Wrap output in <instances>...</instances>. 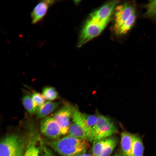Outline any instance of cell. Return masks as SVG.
<instances>
[{"label": "cell", "mask_w": 156, "mask_h": 156, "mask_svg": "<svg viewBox=\"0 0 156 156\" xmlns=\"http://www.w3.org/2000/svg\"><path fill=\"white\" fill-rule=\"evenodd\" d=\"M49 146L62 156H71L86 152L90 145L88 141L67 135L48 143Z\"/></svg>", "instance_id": "1"}, {"label": "cell", "mask_w": 156, "mask_h": 156, "mask_svg": "<svg viewBox=\"0 0 156 156\" xmlns=\"http://www.w3.org/2000/svg\"><path fill=\"white\" fill-rule=\"evenodd\" d=\"M27 142L20 135H7L1 140L0 156H23Z\"/></svg>", "instance_id": "2"}, {"label": "cell", "mask_w": 156, "mask_h": 156, "mask_svg": "<svg viewBox=\"0 0 156 156\" xmlns=\"http://www.w3.org/2000/svg\"><path fill=\"white\" fill-rule=\"evenodd\" d=\"M118 3L116 0L106 3L91 14L89 18L100 24L106 26Z\"/></svg>", "instance_id": "3"}, {"label": "cell", "mask_w": 156, "mask_h": 156, "mask_svg": "<svg viewBox=\"0 0 156 156\" xmlns=\"http://www.w3.org/2000/svg\"><path fill=\"white\" fill-rule=\"evenodd\" d=\"M106 26L97 23L89 18L81 31L79 40V47L99 35Z\"/></svg>", "instance_id": "4"}, {"label": "cell", "mask_w": 156, "mask_h": 156, "mask_svg": "<svg viewBox=\"0 0 156 156\" xmlns=\"http://www.w3.org/2000/svg\"><path fill=\"white\" fill-rule=\"evenodd\" d=\"M74 108L70 104H66L53 115V117L60 127L63 135L67 133Z\"/></svg>", "instance_id": "5"}, {"label": "cell", "mask_w": 156, "mask_h": 156, "mask_svg": "<svg viewBox=\"0 0 156 156\" xmlns=\"http://www.w3.org/2000/svg\"><path fill=\"white\" fill-rule=\"evenodd\" d=\"M40 129L44 135L53 140L63 135L60 127L53 116L43 118L41 122Z\"/></svg>", "instance_id": "6"}, {"label": "cell", "mask_w": 156, "mask_h": 156, "mask_svg": "<svg viewBox=\"0 0 156 156\" xmlns=\"http://www.w3.org/2000/svg\"><path fill=\"white\" fill-rule=\"evenodd\" d=\"M135 12V11L133 6L129 2H125L117 5L114 12V29L118 28Z\"/></svg>", "instance_id": "7"}, {"label": "cell", "mask_w": 156, "mask_h": 156, "mask_svg": "<svg viewBox=\"0 0 156 156\" xmlns=\"http://www.w3.org/2000/svg\"><path fill=\"white\" fill-rule=\"evenodd\" d=\"M56 2L54 0H44L39 1L31 13V23L36 24L41 22L46 16L50 7Z\"/></svg>", "instance_id": "8"}, {"label": "cell", "mask_w": 156, "mask_h": 156, "mask_svg": "<svg viewBox=\"0 0 156 156\" xmlns=\"http://www.w3.org/2000/svg\"><path fill=\"white\" fill-rule=\"evenodd\" d=\"M39 136L36 133H31L28 140L23 156H40V149L42 144Z\"/></svg>", "instance_id": "9"}, {"label": "cell", "mask_w": 156, "mask_h": 156, "mask_svg": "<svg viewBox=\"0 0 156 156\" xmlns=\"http://www.w3.org/2000/svg\"><path fill=\"white\" fill-rule=\"evenodd\" d=\"M117 131V128L114 123L110 120L98 132L94 137L91 142L93 143L100 140L111 137Z\"/></svg>", "instance_id": "10"}, {"label": "cell", "mask_w": 156, "mask_h": 156, "mask_svg": "<svg viewBox=\"0 0 156 156\" xmlns=\"http://www.w3.org/2000/svg\"><path fill=\"white\" fill-rule=\"evenodd\" d=\"M60 103L57 102L48 101L38 107L35 112L38 118H44L55 110L59 106Z\"/></svg>", "instance_id": "11"}, {"label": "cell", "mask_w": 156, "mask_h": 156, "mask_svg": "<svg viewBox=\"0 0 156 156\" xmlns=\"http://www.w3.org/2000/svg\"><path fill=\"white\" fill-rule=\"evenodd\" d=\"M121 147L123 156H130L133 144V134L127 132H122L121 134Z\"/></svg>", "instance_id": "12"}, {"label": "cell", "mask_w": 156, "mask_h": 156, "mask_svg": "<svg viewBox=\"0 0 156 156\" xmlns=\"http://www.w3.org/2000/svg\"><path fill=\"white\" fill-rule=\"evenodd\" d=\"M68 135L89 141V135L85 129L77 123L73 122L70 123Z\"/></svg>", "instance_id": "13"}, {"label": "cell", "mask_w": 156, "mask_h": 156, "mask_svg": "<svg viewBox=\"0 0 156 156\" xmlns=\"http://www.w3.org/2000/svg\"><path fill=\"white\" fill-rule=\"evenodd\" d=\"M144 151V146L140 137L133 134L132 147L130 156H143Z\"/></svg>", "instance_id": "14"}, {"label": "cell", "mask_w": 156, "mask_h": 156, "mask_svg": "<svg viewBox=\"0 0 156 156\" xmlns=\"http://www.w3.org/2000/svg\"><path fill=\"white\" fill-rule=\"evenodd\" d=\"M136 18V15L135 12L127 21L114 30L116 33L118 35H123L127 33L134 24Z\"/></svg>", "instance_id": "15"}, {"label": "cell", "mask_w": 156, "mask_h": 156, "mask_svg": "<svg viewBox=\"0 0 156 156\" xmlns=\"http://www.w3.org/2000/svg\"><path fill=\"white\" fill-rule=\"evenodd\" d=\"M97 116V121L91 130L90 137L89 141L91 142L98 132L106 124L111 120L102 114H99Z\"/></svg>", "instance_id": "16"}, {"label": "cell", "mask_w": 156, "mask_h": 156, "mask_svg": "<svg viewBox=\"0 0 156 156\" xmlns=\"http://www.w3.org/2000/svg\"><path fill=\"white\" fill-rule=\"evenodd\" d=\"M22 102L24 107L28 113L32 115L35 113L38 107L34 103L31 96L28 94L24 95Z\"/></svg>", "instance_id": "17"}, {"label": "cell", "mask_w": 156, "mask_h": 156, "mask_svg": "<svg viewBox=\"0 0 156 156\" xmlns=\"http://www.w3.org/2000/svg\"><path fill=\"white\" fill-rule=\"evenodd\" d=\"M117 138L111 136L108 138V142L100 156H109L113 152L118 143Z\"/></svg>", "instance_id": "18"}, {"label": "cell", "mask_w": 156, "mask_h": 156, "mask_svg": "<svg viewBox=\"0 0 156 156\" xmlns=\"http://www.w3.org/2000/svg\"><path fill=\"white\" fill-rule=\"evenodd\" d=\"M109 138L100 140L93 143L92 149V155L93 156H100L108 142Z\"/></svg>", "instance_id": "19"}, {"label": "cell", "mask_w": 156, "mask_h": 156, "mask_svg": "<svg viewBox=\"0 0 156 156\" xmlns=\"http://www.w3.org/2000/svg\"><path fill=\"white\" fill-rule=\"evenodd\" d=\"M42 95L45 99L49 101L53 100L58 97V93L53 87L47 86L42 90Z\"/></svg>", "instance_id": "20"}, {"label": "cell", "mask_w": 156, "mask_h": 156, "mask_svg": "<svg viewBox=\"0 0 156 156\" xmlns=\"http://www.w3.org/2000/svg\"><path fill=\"white\" fill-rule=\"evenodd\" d=\"M144 15L149 18H156V0L149 1L146 5Z\"/></svg>", "instance_id": "21"}, {"label": "cell", "mask_w": 156, "mask_h": 156, "mask_svg": "<svg viewBox=\"0 0 156 156\" xmlns=\"http://www.w3.org/2000/svg\"><path fill=\"white\" fill-rule=\"evenodd\" d=\"M82 115L84 122L91 133L92 128L97 121L98 116L83 113H82Z\"/></svg>", "instance_id": "22"}, {"label": "cell", "mask_w": 156, "mask_h": 156, "mask_svg": "<svg viewBox=\"0 0 156 156\" xmlns=\"http://www.w3.org/2000/svg\"><path fill=\"white\" fill-rule=\"evenodd\" d=\"M31 96L34 103L38 107L45 102V99L43 96L39 92L33 91Z\"/></svg>", "instance_id": "23"}, {"label": "cell", "mask_w": 156, "mask_h": 156, "mask_svg": "<svg viewBox=\"0 0 156 156\" xmlns=\"http://www.w3.org/2000/svg\"><path fill=\"white\" fill-rule=\"evenodd\" d=\"M40 156H55L49 148L42 144L40 149Z\"/></svg>", "instance_id": "24"}, {"label": "cell", "mask_w": 156, "mask_h": 156, "mask_svg": "<svg viewBox=\"0 0 156 156\" xmlns=\"http://www.w3.org/2000/svg\"><path fill=\"white\" fill-rule=\"evenodd\" d=\"M80 156H93L92 155L85 153H82Z\"/></svg>", "instance_id": "25"}, {"label": "cell", "mask_w": 156, "mask_h": 156, "mask_svg": "<svg viewBox=\"0 0 156 156\" xmlns=\"http://www.w3.org/2000/svg\"><path fill=\"white\" fill-rule=\"evenodd\" d=\"M112 156H123L121 153H115Z\"/></svg>", "instance_id": "26"}, {"label": "cell", "mask_w": 156, "mask_h": 156, "mask_svg": "<svg viewBox=\"0 0 156 156\" xmlns=\"http://www.w3.org/2000/svg\"><path fill=\"white\" fill-rule=\"evenodd\" d=\"M81 153H78V154H76L71 155V156H80L81 154Z\"/></svg>", "instance_id": "27"}]
</instances>
